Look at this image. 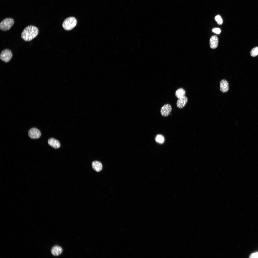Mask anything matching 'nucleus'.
<instances>
[{
  "label": "nucleus",
  "instance_id": "obj_7",
  "mask_svg": "<svg viewBox=\"0 0 258 258\" xmlns=\"http://www.w3.org/2000/svg\"><path fill=\"white\" fill-rule=\"evenodd\" d=\"M229 84L226 80L222 79L220 83V91L223 93L227 92L229 89Z\"/></svg>",
  "mask_w": 258,
  "mask_h": 258
},
{
  "label": "nucleus",
  "instance_id": "obj_13",
  "mask_svg": "<svg viewBox=\"0 0 258 258\" xmlns=\"http://www.w3.org/2000/svg\"><path fill=\"white\" fill-rule=\"evenodd\" d=\"M185 91L183 89L180 88L176 91L175 96L178 99L185 96Z\"/></svg>",
  "mask_w": 258,
  "mask_h": 258
},
{
  "label": "nucleus",
  "instance_id": "obj_4",
  "mask_svg": "<svg viewBox=\"0 0 258 258\" xmlns=\"http://www.w3.org/2000/svg\"><path fill=\"white\" fill-rule=\"evenodd\" d=\"M12 55V53L10 50L6 49L1 52L0 54V58L2 61L7 63L11 60Z\"/></svg>",
  "mask_w": 258,
  "mask_h": 258
},
{
  "label": "nucleus",
  "instance_id": "obj_6",
  "mask_svg": "<svg viewBox=\"0 0 258 258\" xmlns=\"http://www.w3.org/2000/svg\"><path fill=\"white\" fill-rule=\"evenodd\" d=\"M172 110L171 105L168 104L164 105L161 108L160 113L161 115L165 117H167L170 114Z\"/></svg>",
  "mask_w": 258,
  "mask_h": 258
},
{
  "label": "nucleus",
  "instance_id": "obj_12",
  "mask_svg": "<svg viewBox=\"0 0 258 258\" xmlns=\"http://www.w3.org/2000/svg\"><path fill=\"white\" fill-rule=\"evenodd\" d=\"M92 167L93 169L97 172L100 171L102 168V166L101 163L97 161L93 162L92 163Z\"/></svg>",
  "mask_w": 258,
  "mask_h": 258
},
{
  "label": "nucleus",
  "instance_id": "obj_9",
  "mask_svg": "<svg viewBox=\"0 0 258 258\" xmlns=\"http://www.w3.org/2000/svg\"><path fill=\"white\" fill-rule=\"evenodd\" d=\"M218 43V39L217 36L214 35L211 37L210 40V45L212 49H215L217 47Z\"/></svg>",
  "mask_w": 258,
  "mask_h": 258
},
{
  "label": "nucleus",
  "instance_id": "obj_3",
  "mask_svg": "<svg viewBox=\"0 0 258 258\" xmlns=\"http://www.w3.org/2000/svg\"><path fill=\"white\" fill-rule=\"evenodd\" d=\"M14 23V20L12 18H6L3 20L0 24V28L3 31H6L9 30L13 26Z\"/></svg>",
  "mask_w": 258,
  "mask_h": 258
},
{
  "label": "nucleus",
  "instance_id": "obj_10",
  "mask_svg": "<svg viewBox=\"0 0 258 258\" xmlns=\"http://www.w3.org/2000/svg\"><path fill=\"white\" fill-rule=\"evenodd\" d=\"M48 144L53 148L57 149L59 148L60 144L59 142L57 140L53 138L49 139L48 140Z\"/></svg>",
  "mask_w": 258,
  "mask_h": 258
},
{
  "label": "nucleus",
  "instance_id": "obj_8",
  "mask_svg": "<svg viewBox=\"0 0 258 258\" xmlns=\"http://www.w3.org/2000/svg\"><path fill=\"white\" fill-rule=\"evenodd\" d=\"M187 101L188 98L186 96H184L180 97L178 98L177 101V106L179 108H182L185 106Z\"/></svg>",
  "mask_w": 258,
  "mask_h": 258
},
{
  "label": "nucleus",
  "instance_id": "obj_11",
  "mask_svg": "<svg viewBox=\"0 0 258 258\" xmlns=\"http://www.w3.org/2000/svg\"><path fill=\"white\" fill-rule=\"evenodd\" d=\"M63 252L62 247L60 246L56 245L53 247L51 250L52 254L55 256H58L61 254Z\"/></svg>",
  "mask_w": 258,
  "mask_h": 258
},
{
  "label": "nucleus",
  "instance_id": "obj_14",
  "mask_svg": "<svg viewBox=\"0 0 258 258\" xmlns=\"http://www.w3.org/2000/svg\"><path fill=\"white\" fill-rule=\"evenodd\" d=\"M155 140L156 141L157 143L160 144L163 143L165 141V139L164 137L161 134H158L155 137Z\"/></svg>",
  "mask_w": 258,
  "mask_h": 258
},
{
  "label": "nucleus",
  "instance_id": "obj_2",
  "mask_svg": "<svg viewBox=\"0 0 258 258\" xmlns=\"http://www.w3.org/2000/svg\"><path fill=\"white\" fill-rule=\"evenodd\" d=\"M77 23V21L75 18L70 17L64 20L62 24V26L65 30H70L75 27Z\"/></svg>",
  "mask_w": 258,
  "mask_h": 258
},
{
  "label": "nucleus",
  "instance_id": "obj_15",
  "mask_svg": "<svg viewBox=\"0 0 258 258\" xmlns=\"http://www.w3.org/2000/svg\"><path fill=\"white\" fill-rule=\"evenodd\" d=\"M250 55L251 56L255 57L258 55V47H256L253 48L250 52Z\"/></svg>",
  "mask_w": 258,
  "mask_h": 258
},
{
  "label": "nucleus",
  "instance_id": "obj_1",
  "mask_svg": "<svg viewBox=\"0 0 258 258\" xmlns=\"http://www.w3.org/2000/svg\"><path fill=\"white\" fill-rule=\"evenodd\" d=\"M38 33L39 30L37 27L30 25L26 27L23 30L21 37L24 41H29L36 37Z\"/></svg>",
  "mask_w": 258,
  "mask_h": 258
},
{
  "label": "nucleus",
  "instance_id": "obj_17",
  "mask_svg": "<svg viewBox=\"0 0 258 258\" xmlns=\"http://www.w3.org/2000/svg\"><path fill=\"white\" fill-rule=\"evenodd\" d=\"M213 32L217 34H220L221 32L220 29L218 28H215L213 29L212 30Z\"/></svg>",
  "mask_w": 258,
  "mask_h": 258
},
{
  "label": "nucleus",
  "instance_id": "obj_16",
  "mask_svg": "<svg viewBox=\"0 0 258 258\" xmlns=\"http://www.w3.org/2000/svg\"><path fill=\"white\" fill-rule=\"evenodd\" d=\"M215 19L219 25L222 24L223 23V21L221 16L219 15H217L215 16Z\"/></svg>",
  "mask_w": 258,
  "mask_h": 258
},
{
  "label": "nucleus",
  "instance_id": "obj_18",
  "mask_svg": "<svg viewBox=\"0 0 258 258\" xmlns=\"http://www.w3.org/2000/svg\"><path fill=\"white\" fill-rule=\"evenodd\" d=\"M250 258H258V252L251 254L250 256Z\"/></svg>",
  "mask_w": 258,
  "mask_h": 258
},
{
  "label": "nucleus",
  "instance_id": "obj_5",
  "mask_svg": "<svg viewBox=\"0 0 258 258\" xmlns=\"http://www.w3.org/2000/svg\"><path fill=\"white\" fill-rule=\"evenodd\" d=\"M29 137L32 139H38L41 136V133L38 129L33 128L31 129L28 132Z\"/></svg>",
  "mask_w": 258,
  "mask_h": 258
}]
</instances>
